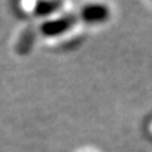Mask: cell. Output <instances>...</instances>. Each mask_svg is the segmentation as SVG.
<instances>
[{
  "label": "cell",
  "instance_id": "obj_3",
  "mask_svg": "<svg viewBox=\"0 0 152 152\" xmlns=\"http://www.w3.org/2000/svg\"><path fill=\"white\" fill-rule=\"evenodd\" d=\"M61 4L59 3H50V1H42L37 4L36 7V13L37 15H48V13H52L55 9H58Z\"/></svg>",
  "mask_w": 152,
  "mask_h": 152
},
{
  "label": "cell",
  "instance_id": "obj_2",
  "mask_svg": "<svg viewBox=\"0 0 152 152\" xmlns=\"http://www.w3.org/2000/svg\"><path fill=\"white\" fill-rule=\"evenodd\" d=\"M81 16L89 22H101L108 18V9L102 4H90L81 10Z\"/></svg>",
  "mask_w": 152,
  "mask_h": 152
},
{
  "label": "cell",
  "instance_id": "obj_1",
  "mask_svg": "<svg viewBox=\"0 0 152 152\" xmlns=\"http://www.w3.org/2000/svg\"><path fill=\"white\" fill-rule=\"evenodd\" d=\"M71 25H72V18L71 16H64V18H58V19L45 22L42 25V31L46 36H56V34L65 33Z\"/></svg>",
  "mask_w": 152,
  "mask_h": 152
}]
</instances>
